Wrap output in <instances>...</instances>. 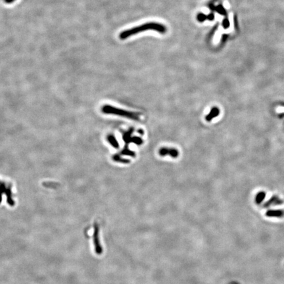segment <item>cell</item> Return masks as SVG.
I'll use <instances>...</instances> for the list:
<instances>
[{
  "instance_id": "5",
  "label": "cell",
  "mask_w": 284,
  "mask_h": 284,
  "mask_svg": "<svg viewBox=\"0 0 284 284\" xmlns=\"http://www.w3.org/2000/svg\"><path fill=\"white\" fill-rule=\"evenodd\" d=\"M159 154L160 156L170 155V157L176 158L178 156V151L174 148H163L159 150Z\"/></svg>"
},
{
  "instance_id": "4",
  "label": "cell",
  "mask_w": 284,
  "mask_h": 284,
  "mask_svg": "<svg viewBox=\"0 0 284 284\" xmlns=\"http://www.w3.org/2000/svg\"><path fill=\"white\" fill-rule=\"evenodd\" d=\"M93 245L95 248V251L98 254L102 253L103 249L101 246L100 242L99 239V227L97 224H94L93 227Z\"/></svg>"
},
{
  "instance_id": "1",
  "label": "cell",
  "mask_w": 284,
  "mask_h": 284,
  "mask_svg": "<svg viewBox=\"0 0 284 284\" xmlns=\"http://www.w3.org/2000/svg\"><path fill=\"white\" fill-rule=\"evenodd\" d=\"M153 30L157 31L160 34H165L167 32V27L162 24L157 23V22H149L145 23L144 25H142L138 26H136L134 28H132L131 29L123 31L121 32L119 37L121 40H124L129 37L131 36H133L134 34H138V33L142 32L145 30Z\"/></svg>"
},
{
  "instance_id": "6",
  "label": "cell",
  "mask_w": 284,
  "mask_h": 284,
  "mask_svg": "<svg viewBox=\"0 0 284 284\" xmlns=\"http://www.w3.org/2000/svg\"><path fill=\"white\" fill-rule=\"evenodd\" d=\"M219 112H220V111H219V108H216V107L212 108L209 114L206 116V120L207 121H211L212 119V118H214L218 116V115H219Z\"/></svg>"
},
{
  "instance_id": "3",
  "label": "cell",
  "mask_w": 284,
  "mask_h": 284,
  "mask_svg": "<svg viewBox=\"0 0 284 284\" xmlns=\"http://www.w3.org/2000/svg\"><path fill=\"white\" fill-rule=\"evenodd\" d=\"M133 128H131L128 131L122 132V138L125 142L126 145L124 147V149H123L122 151V152L120 153L121 155H129L132 156V157H134L136 155L134 151H132L128 149V144L130 143H133V137L131 136L132 132H133Z\"/></svg>"
},
{
  "instance_id": "7",
  "label": "cell",
  "mask_w": 284,
  "mask_h": 284,
  "mask_svg": "<svg viewBox=\"0 0 284 284\" xmlns=\"http://www.w3.org/2000/svg\"><path fill=\"white\" fill-rule=\"evenodd\" d=\"M107 140L108 141V142H109V143L114 147L115 148H118V147H119V145H118V141L117 140H116V138H115V136H113V135H108V137H107Z\"/></svg>"
},
{
  "instance_id": "9",
  "label": "cell",
  "mask_w": 284,
  "mask_h": 284,
  "mask_svg": "<svg viewBox=\"0 0 284 284\" xmlns=\"http://www.w3.org/2000/svg\"><path fill=\"white\" fill-rule=\"evenodd\" d=\"M264 197H265V194H264V193H258V195H257V201L258 203H260V202L264 198Z\"/></svg>"
},
{
  "instance_id": "2",
  "label": "cell",
  "mask_w": 284,
  "mask_h": 284,
  "mask_svg": "<svg viewBox=\"0 0 284 284\" xmlns=\"http://www.w3.org/2000/svg\"><path fill=\"white\" fill-rule=\"evenodd\" d=\"M102 112L105 114H111L119 115L121 116H124L130 119L138 120H139V113L134 112L130 111H127L125 110L120 109V108H115L112 106L106 105L102 107Z\"/></svg>"
},
{
  "instance_id": "8",
  "label": "cell",
  "mask_w": 284,
  "mask_h": 284,
  "mask_svg": "<svg viewBox=\"0 0 284 284\" xmlns=\"http://www.w3.org/2000/svg\"><path fill=\"white\" fill-rule=\"evenodd\" d=\"M113 159H114L115 161H117V162H122V163H128L129 162V160H126V159H121L119 156H118V155H115L114 156V157H113Z\"/></svg>"
}]
</instances>
